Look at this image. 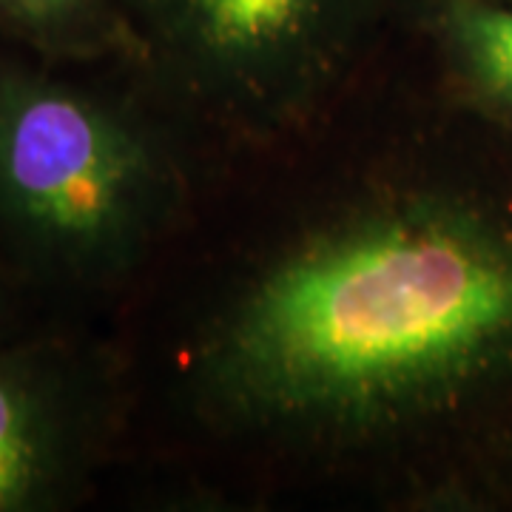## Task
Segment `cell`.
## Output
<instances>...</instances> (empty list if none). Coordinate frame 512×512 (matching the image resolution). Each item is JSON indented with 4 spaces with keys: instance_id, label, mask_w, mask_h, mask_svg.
Instances as JSON below:
<instances>
[{
    "instance_id": "cell-1",
    "label": "cell",
    "mask_w": 512,
    "mask_h": 512,
    "mask_svg": "<svg viewBox=\"0 0 512 512\" xmlns=\"http://www.w3.org/2000/svg\"><path fill=\"white\" fill-rule=\"evenodd\" d=\"M197 373L259 433L365 441L444 419L512 376V222L453 194L356 208L245 282Z\"/></svg>"
},
{
    "instance_id": "cell-4",
    "label": "cell",
    "mask_w": 512,
    "mask_h": 512,
    "mask_svg": "<svg viewBox=\"0 0 512 512\" xmlns=\"http://www.w3.org/2000/svg\"><path fill=\"white\" fill-rule=\"evenodd\" d=\"M103 376L49 333L0 339V512H52L86 490L103 439Z\"/></svg>"
},
{
    "instance_id": "cell-8",
    "label": "cell",
    "mask_w": 512,
    "mask_h": 512,
    "mask_svg": "<svg viewBox=\"0 0 512 512\" xmlns=\"http://www.w3.org/2000/svg\"><path fill=\"white\" fill-rule=\"evenodd\" d=\"M507 3H512V0H507Z\"/></svg>"
},
{
    "instance_id": "cell-2",
    "label": "cell",
    "mask_w": 512,
    "mask_h": 512,
    "mask_svg": "<svg viewBox=\"0 0 512 512\" xmlns=\"http://www.w3.org/2000/svg\"><path fill=\"white\" fill-rule=\"evenodd\" d=\"M69 66L0 49V271L18 288L109 285L174 197L146 123Z\"/></svg>"
},
{
    "instance_id": "cell-7",
    "label": "cell",
    "mask_w": 512,
    "mask_h": 512,
    "mask_svg": "<svg viewBox=\"0 0 512 512\" xmlns=\"http://www.w3.org/2000/svg\"><path fill=\"white\" fill-rule=\"evenodd\" d=\"M18 285L0 271V339L18 333Z\"/></svg>"
},
{
    "instance_id": "cell-6",
    "label": "cell",
    "mask_w": 512,
    "mask_h": 512,
    "mask_svg": "<svg viewBox=\"0 0 512 512\" xmlns=\"http://www.w3.org/2000/svg\"><path fill=\"white\" fill-rule=\"evenodd\" d=\"M0 49L74 66L134 60L117 0H0Z\"/></svg>"
},
{
    "instance_id": "cell-5",
    "label": "cell",
    "mask_w": 512,
    "mask_h": 512,
    "mask_svg": "<svg viewBox=\"0 0 512 512\" xmlns=\"http://www.w3.org/2000/svg\"><path fill=\"white\" fill-rule=\"evenodd\" d=\"M419 9L458 86L512 126V3L419 0Z\"/></svg>"
},
{
    "instance_id": "cell-3",
    "label": "cell",
    "mask_w": 512,
    "mask_h": 512,
    "mask_svg": "<svg viewBox=\"0 0 512 512\" xmlns=\"http://www.w3.org/2000/svg\"><path fill=\"white\" fill-rule=\"evenodd\" d=\"M134 60L242 131L305 120L345 77L384 0H117Z\"/></svg>"
}]
</instances>
